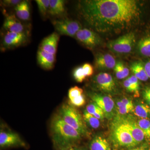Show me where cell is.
<instances>
[{
	"label": "cell",
	"mask_w": 150,
	"mask_h": 150,
	"mask_svg": "<svg viewBox=\"0 0 150 150\" xmlns=\"http://www.w3.org/2000/svg\"><path fill=\"white\" fill-rule=\"evenodd\" d=\"M80 15L96 32L119 33L137 24L141 16L135 0H86L79 1Z\"/></svg>",
	"instance_id": "1"
},
{
	"label": "cell",
	"mask_w": 150,
	"mask_h": 150,
	"mask_svg": "<svg viewBox=\"0 0 150 150\" xmlns=\"http://www.w3.org/2000/svg\"><path fill=\"white\" fill-rule=\"evenodd\" d=\"M51 131L54 143L62 150L72 147L71 146L80 140L82 136L77 130L66 123L59 115L52 121Z\"/></svg>",
	"instance_id": "2"
},
{
	"label": "cell",
	"mask_w": 150,
	"mask_h": 150,
	"mask_svg": "<svg viewBox=\"0 0 150 150\" xmlns=\"http://www.w3.org/2000/svg\"><path fill=\"white\" fill-rule=\"evenodd\" d=\"M59 115L63 120L82 136L88 133L83 116L74 108L67 104L62 105Z\"/></svg>",
	"instance_id": "3"
},
{
	"label": "cell",
	"mask_w": 150,
	"mask_h": 150,
	"mask_svg": "<svg viewBox=\"0 0 150 150\" xmlns=\"http://www.w3.org/2000/svg\"><path fill=\"white\" fill-rule=\"evenodd\" d=\"M111 129V136L113 142L119 146L133 147L138 145L129 131L115 119Z\"/></svg>",
	"instance_id": "4"
},
{
	"label": "cell",
	"mask_w": 150,
	"mask_h": 150,
	"mask_svg": "<svg viewBox=\"0 0 150 150\" xmlns=\"http://www.w3.org/2000/svg\"><path fill=\"white\" fill-rule=\"evenodd\" d=\"M135 35L130 32L108 42L107 46L111 51L118 54L130 53L135 43Z\"/></svg>",
	"instance_id": "5"
},
{
	"label": "cell",
	"mask_w": 150,
	"mask_h": 150,
	"mask_svg": "<svg viewBox=\"0 0 150 150\" xmlns=\"http://www.w3.org/2000/svg\"><path fill=\"white\" fill-rule=\"evenodd\" d=\"M52 23L59 33L70 37H74L81 29V25L79 22L69 18L55 20Z\"/></svg>",
	"instance_id": "6"
},
{
	"label": "cell",
	"mask_w": 150,
	"mask_h": 150,
	"mask_svg": "<svg viewBox=\"0 0 150 150\" xmlns=\"http://www.w3.org/2000/svg\"><path fill=\"white\" fill-rule=\"evenodd\" d=\"M115 119L129 131L137 144H141L146 139L144 132L138 125L137 121L131 116L122 115L121 117H117Z\"/></svg>",
	"instance_id": "7"
},
{
	"label": "cell",
	"mask_w": 150,
	"mask_h": 150,
	"mask_svg": "<svg viewBox=\"0 0 150 150\" xmlns=\"http://www.w3.org/2000/svg\"><path fill=\"white\" fill-rule=\"evenodd\" d=\"M92 99L102 109L105 117L112 119L115 114V105L112 98L110 96L95 93L92 96Z\"/></svg>",
	"instance_id": "8"
},
{
	"label": "cell",
	"mask_w": 150,
	"mask_h": 150,
	"mask_svg": "<svg viewBox=\"0 0 150 150\" xmlns=\"http://www.w3.org/2000/svg\"><path fill=\"white\" fill-rule=\"evenodd\" d=\"M76 36L79 41L90 48L96 47L101 42L99 35L93 30L87 28L80 30Z\"/></svg>",
	"instance_id": "9"
},
{
	"label": "cell",
	"mask_w": 150,
	"mask_h": 150,
	"mask_svg": "<svg viewBox=\"0 0 150 150\" xmlns=\"http://www.w3.org/2000/svg\"><path fill=\"white\" fill-rule=\"evenodd\" d=\"M27 34L25 32H7L3 38V46L5 48H16L26 42Z\"/></svg>",
	"instance_id": "10"
},
{
	"label": "cell",
	"mask_w": 150,
	"mask_h": 150,
	"mask_svg": "<svg viewBox=\"0 0 150 150\" xmlns=\"http://www.w3.org/2000/svg\"><path fill=\"white\" fill-rule=\"evenodd\" d=\"M94 80L98 88L103 91L111 92L115 89V81L110 74L100 73L96 76Z\"/></svg>",
	"instance_id": "11"
},
{
	"label": "cell",
	"mask_w": 150,
	"mask_h": 150,
	"mask_svg": "<svg viewBox=\"0 0 150 150\" xmlns=\"http://www.w3.org/2000/svg\"><path fill=\"white\" fill-rule=\"evenodd\" d=\"M24 143L17 134L13 132L1 131L0 146L2 148L24 146Z\"/></svg>",
	"instance_id": "12"
},
{
	"label": "cell",
	"mask_w": 150,
	"mask_h": 150,
	"mask_svg": "<svg viewBox=\"0 0 150 150\" xmlns=\"http://www.w3.org/2000/svg\"><path fill=\"white\" fill-rule=\"evenodd\" d=\"M59 38L60 36L58 33H53L42 40L39 48L50 54L56 55Z\"/></svg>",
	"instance_id": "13"
},
{
	"label": "cell",
	"mask_w": 150,
	"mask_h": 150,
	"mask_svg": "<svg viewBox=\"0 0 150 150\" xmlns=\"http://www.w3.org/2000/svg\"><path fill=\"white\" fill-rule=\"evenodd\" d=\"M3 27L7 32H25L24 25L13 14L9 15L6 17Z\"/></svg>",
	"instance_id": "14"
},
{
	"label": "cell",
	"mask_w": 150,
	"mask_h": 150,
	"mask_svg": "<svg viewBox=\"0 0 150 150\" xmlns=\"http://www.w3.org/2000/svg\"><path fill=\"white\" fill-rule=\"evenodd\" d=\"M38 64L43 69L51 70L53 69L55 64V55L50 54L39 48L37 52Z\"/></svg>",
	"instance_id": "15"
},
{
	"label": "cell",
	"mask_w": 150,
	"mask_h": 150,
	"mask_svg": "<svg viewBox=\"0 0 150 150\" xmlns=\"http://www.w3.org/2000/svg\"><path fill=\"white\" fill-rule=\"evenodd\" d=\"M96 65L98 69L109 70L114 69L116 62L113 56L109 54H100L96 56Z\"/></svg>",
	"instance_id": "16"
},
{
	"label": "cell",
	"mask_w": 150,
	"mask_h": 150,
	"mask_svg": "<svg viewBox=\"0 0 150 150\" xmlns=\"http://www.w3.org/2000/svg\"><path fill=\"white\" fill-rule=\"evenodd\" d=\"M16 14L18 18L27 21L30 18V6L28 1H21L15 7Z\"/></svg>",
	"instance_id": "17"
},
{
	"label": "cell",
	"mask_w": 150,
	"mask_h": 150,
	"mask_svg": "<svg viewBox=\"0 0 150 150\" xmlns=\"http://www.w3.org/2000/svg\"><path fill=\"white\" fill-rule=\"evenodd\" d=\"M90 150H111L107 140L100 136H96L92 140L89 145Z\"/></svg>",
	"instance_id": "18"
},
{
	"label": "cell",
	"mask_w": 150,
	"mask_h": 150,
	"mask_svg": "<svg viewBox=\"0 0 150 150\" xmlns=\"http://www.w3.org/2000/svg\"><path fill=\"white\" fill-rule=\"evenodd\" d=\"M65 2L63 0H50L48 13L53 16L61 15L65 12Z\"/></svg>",
	"instance_id": "19"
},
{
	"label": "cell",
	"mask_w": 150,
	"mask_h": 150,
	"mask_svg": "<svg viewBox=\"0 0 150 150\" xmlns=\"http://www.w3.org/2000/svg\"><path fill=\"white\" fill-rule=\"evenodd\" d=\"M131 69L134 76L139 80L145 81L149 79V77L145 71L144 66L142 62H134L131 65Z\"/></svg>",
	"instance_id": "20"
},
{
	"label": "cell",
	"mask_w": 150,
	"mask_h": 150,
	"mask_svg": "<svg viewBox=\"0 0 150 150\" xmlns=\"http://www.w3.org/2000/svg\"><path fill=\"white\" fill-rule=\"evenodd\" d=\"M134 112L139 118L149 119L150 118V106L144 103H138L134 107Z\"/></svg>",
	"instance_id": "21"
},
{
	"label": "cell",
	"mask_w": 150,
	"mask_h": 150,
	"mask_svg": "<svg viewBox=\"0 0 150 150\" xmlns=\"http://www.w3.org/2000/svg\"><path fill=\"white\" fill-rule=\"evenodd\" d=\"M138 48L142 56L150 57V35L145 36L139 40Z\"/></svg>",
	"instance_id": "22"
},
{
	"label": "cell",
	"mask_w": 150,
	"mask_h": 150,
	"mask_svg": "<svg viewBox=\"0 0 150 150\" xmlns=\"http://www.w3.org/2000/svg\"><path fill=\"white\" fill-rule=\"evenodd\" d=\"M86 110L100 120L102 121L104 119V112L99 106L95 102L88 105L86 108Z\"/></svg>",
	"instance_id": "23"
},
{
	"label": "cell",
	"mask_w": 150,
	"mask_h": 150,
	"mask_svg": "<svg viewBox=\"0 0 150 150\" xmlns=\"http://www.w3.org/2000/svg\"><path fill=\"white\" fill-rule=\"evenodd\" d=\"M83 118L85 123L90 127L97 129L100 126V120L85 110L83 112Z\"/></svg>",
	"instance_id": "24"
},
{
	"label": "cell",
	"mask_w": 150,
	"mask_h": 150,
	"mask_svg": "<svg viewBox=\"0 0 150 150\" xmlns=\"http://www.w3.org/2000/svg\"><path fill=\"white\" fill-rule=\"evenodd\" d=\"M115 76L117 79H122L127 77L129 74V70L121 62H118L114 68Z\"/></svg>",
	"instance_id": "25"
},
{
	"label": "cell",
	"mask_w": 150,
	"mask_h": 150,
	"mask_svg": "<svg viewBox=\"0 0 150 150\" xmlns=\"http://www.w3.org/2000/svg\"><path fill=\"white\" fill-rule=\"evenodd\" d=\"M137 123L144 134L146 139L150 140V120L146 118H141L137 121Z\"/></svg>",
	"instance_id": "26"
},
{
	"label": "cell",
	"mask_w": 150,
	"mask_h": 150,
	"mask_svg": "<svg viewBox=\"0 0 150 150\" xmlns=\"http://www.w3.org/2000/svg\"><path fill=\"white\" fill-rule=\"evenodd\" d=\"M50 0H36L38 10L43 16H46L49 10Z\"/></svg>",
	"instance_id": "27"
},
{
	"label": "cell",
	"mask_w": 150,
	"mask_h": 150,
	"mask_svg": "<svg viewBox=\"0 0 150 150\" xmlns=\"http://www.w3.org/2000/svg\"><path fill=\"white\" fill-rule=\"evenodd\" d=\"M116 107L118 113L122 115H126L134 111V108L127 106L121 101V100L116 103Z\"/></svg>",
	"instance_id": "28"
},
{
	"label": "cell",
	"mask_w": 150,
	"mask_h": 150,
	"mask_svg": "<svg viewBox=\"0 0 150 150\" xmlns=\"http://www.w3.org/2000/svg\"><path fill=\"white\" fill-rule=\"evenodd\" d=\"M73 76L75 80L78 83L83 82L86 77L82 67H78L76 68L74 70Z\"/></svg>",
	"instance_id": "29"
},
{
	"label": "cell",
	"mask_w": 150,
	"mask_h": 150,
	"mask_svg": "<svg viewBox=\"0 0 150 150\" xmlns=\"http://www.w3.org/2000/svg\"><path fill=\"white\" fill-rule=\"evenodd\" d=\"M127 79L134 88L135 91V97H137L139 96V91L140 88V84L139 80L134 75H132L130 77L128 78Z\"/></svg>",
	"instance_id": "30"
},
{
	"label": "cell",
	"mask_w": 150,
	"mask_h": 150,
	"mask_svg": "<svg viewBox=\"0 0 150 150\" xmlns=\"http://www.w3.org/2000/svg\"><path fill=\"white\" fill-rule=\"evenodd\" d=\"M83 90L79 87L75 86L71 88L69 91V99L71 100L83 94Z\"/></svg>",
	"instance_id": "31"
},
{
	"label": "cell",
	"mask_w": 150,
	"mask_h": 150,
	"mask_svg": "<svg viewBox=\"0 0 150 150\" xmlns=\"http://www.w3.org/2000/svg\"><path fill=\"white\" fill-rule=\"evenodd\" d=\"M70 101L71 104L76 107L83 106L86 103L85 98L83 94L72 99L70 100Z\"/></svg>",
	"instance_id": "32"
},
{
	"label": "cell",
	"mask_w": 150,
	"mask_h": 150,
	"mask_svg": "<svg viewBox=\"0 0 150 150\" xmlns=\"http://www.w3.org/2000/svg\"><path fill=\"white\" fill-rule=\"evenodd\" d=\"M82 68L86 77L91 76L93 74V68L90 64H88V63H86L82 66Z\"/></svg>",
	"instance_id": "33"
},
{
	"label": "cell",
	"mask_w": 150,
	"mask_h": 150,
	"mask_svg": "<svg viewBox=\"0 0 150 150\" xmlns=\"http://www.w3.org/2000/svg\"><path fill=\"white\" fill-rule=\"evenodd\" d=\"M19 0H5L2 2L3 5L6 7L16 6L21 2Z\"/></svg>",
	"instance_id": "34"
},
{
	"label": "cell",
	"mask_w": 150,
	"mask_h": 150,
	"mask_svg": "<svg viewBox=\"0 0 150 150\" xmlns=\"http://www.w3.org/2000/svg\"><path fill=\"white\" fill-rule=\"evenodd\" d=\"M123 85H124V86L125 87V88H126V89L128 91L133 93L134 95L135 94V91L134 90V88H133V86L131 85V83L129 82L128 79H126V80L124 81V82H123Z\"/></svg>",
	"instance_id": "35"
},
{
	"label": "cell",
	"mask_w": 150,
	"mask_h": 150,
	"mask_svg": "<svg viewBox=\"0 0 150 150\" xmlns=\"http://www.w3.org/2000/svg\"><path fill=\"white\" fill-rule=\"evenodd\" d=\"M121 101L124 104L126 105L127 106L131 107V108H134V104L131 100L128 99L127 98H124L121 100Z\"/></svg>",
	"instance_id": "36"
},
{
	"label": "cell",
	"mask_w": 150,
	"mask_h": 150,
	"mask_svg": "<svg viewBox=\"0 0 150 150\" xmlns=\"http://www.w3.org/2000/svg\"><path fill=\"white\" fill-rule=\"evenodd\" d=\"M144 68L148 77L150 78V61L146 63L144 66Z\"/></svg>",
	"instance_id": "37"
},
{
	"label": "cell",
	"mask_w": 150,
	"mask_h": 150,
	"mask_svg": "<svg viewBox=\"0 0 150 150\" xmlns=\"http://www.w3.org/2000/svg\"><path fill=\"white\" fill-rule=\"evenodd\" d=\"M143 96H150V88L145 89L143 92Z\"/></svg>",
	"instance_id": "38"
},
{
	"label": "cell",
	"mask_w": 150,
	"mask_h": 150,
	"mask_svg": "<svg viewBox=\"0 0 150 150\" xmlns=\"http://www.w3.org/2000/svg\"><path fill=\"white\" fill-rule=\"evenodd\" d=\"M144 99L146 100L147 104L150 106V96H143Z\"/></svg>",
	"instance_id": "39"
},
{
	"label": "cell",
	"mask_w": 150,
	"mask_h": 150,
	"mask_svg": "<svg viewBox=\"0 0 150 150\" xmlns=\"http://www.w3.org/2000/svg\"><path fill=\"white\" fill-rule=\"evenodd\" d=\"M131 150H148L147 148L146 147H141L135 148Z\"/></svg>",
	"instance_id": "40"
},
{
	"label": "cell",
	"mask_w": 150,
	"mask_h": 150,
	"mask_svg": "<svg viewBox=\"0 0 150 150\" xmlns=\"http://www.w3.org/2000/svg\"><path fill=\"white\" fill-rule=\"evenodd\" d=\"M69 150H83L81 149H79V148H75V147H71L69 149Z\"/></svg>",
	"instance_id": "41"
}]
</instances>
